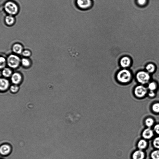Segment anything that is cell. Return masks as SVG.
Here are the masks:
<instances>
[{"label":"cell","instance_id":"obj_1","mask_svg":"<svg viewBox=\"0 0 159 159\" xmlns=\"http://www.w3.org/2000/svg\"><path fill=\"white\" fill-rule=\"evenodd\" d=\"M3 8L5 13L7 15L15 16L19 13V8L18 4L12 1L6 2L4 5Z\"/></svg>","mask_w":159,"mask_h":159},{"label":"cell","instance_id":"obj_2","mask_svg":"<svg viewBox=\"0 0 159 159\" xmlns=\"http://www.w3.org/2000/svg\"><path fill=\"white\" fill-rule=\"evenodd\" d=\"M117 81L121 84H126L130 82L131 78V74L129 70L124 68L120 70L116 76Z\"/></svg>","mask_w":159,"mask_h":159},{"label":"cell","instance_id":"obj_3","mask_svg":"<svg viewBox=\"0 0 159 159\" xmlns=\"http://www.w3.org/2000/svg\"><path fill=\"white\" fill-rule=\"evenodd\" d=\"M21 60L17 56L12 55L8 56L7 62L8 65L11 68H18L20 63Z\"/></svg>","mask_w":159,"mask_h":159},{"label":"cell","instance_id":"obj_4","mask_svg":"<svg viewBox=\"0 0 159 159\" xmlns=\"http://www.w3.org/2000/svg\"><path fill=\"white\" fill-rule=\"evenodd\" d=\"M136 77L138 81L143 84L148 83L150 79V76L148 73L144 71L138 72Z\"/></svg>","mask_w":159,"mask_h":159},{"label":"cell","instance_id":"obj_5","mask_svg":"<svg viewBox=\"0 0 159 159\" xmlns=\"http://www.w3.org/2000/svg\"><path fill=\"white\" fill-rule=\"evenodd\" d=\"M147 92L146 88L142 85H139L134 89V93L136 96L139 98L143 97Z\"/></svg>","mask_w":159,"mask_h":159},{"label":"cell","instance_id":"obj_6","mask_svg":"<svg viewBox=\"0 0 159 159\" xmlns=\"http://www.w3.org/2000/svg\"><path fill=\"white\" fill-rule=\"evenodd\" d=\"M131 62V61L130 58L128 56H125L120 58L119 63L121 68H126L130 66Z\"/></svg>","mask_w":159,"mask_h":159},{"label":"cell","instance_id":"obj_7","mask_svg":"<svg viewBox=\"0 0 159 159\" xmlns=\"http://www.w3.org/2000/svg\"><path fill=\"white\" fill-rule=\"evenodd\" d=\"M4 21L6 25L9 27L13 26L16 22L15 16L7 15L5 18Z\"/></svg>","mask_w":159,"mask_h":159},{"label":"cell","instance_id":"obj_8","mask_svg":"<svg viewBox=\"0 0 159 159\" xmlns=\"http://www.w3.org/2000/svg\"><path fill=\"white\" fill-rule=\"evenodd\" d=\"M77 4L80 8H86L91 5V0H77Z\"/></svg>","mask_w":159,"mask_h":159},{"label":"cell","instance_id":"obj_9","mask_svg":"<svg viewBox=\"0 0 159 159\" xmlns=\"http://www.w3.org/2000/svg\"><path fill=\"white\" fill-rule=\"evenodd\" d=\"M22 79V76L19 73H15L11 76L12 82L15 84L17 85L20 83Z\"/></svg>","mask_w":159,"mask_h":159},{"label":"cell","instance_id":"obj_10","mask_svg":"<svg viewBox=\"0 0 159 159\" xmlns=\"http://www.w3.org/2000/svg\"><path fill=\"white\" fill-rule=\"evenodd\" d=\"M145 157L144 153L141 150L134 151L132 154V159H144Z\"/></svg>","mask_w":159,"mask_h":159},{"label":"cell","instance_id":"obj_11","mask_svg":"<svg viewBox=\"0 0 159 159\" xmlns=\"http://www.w3.org/2000/svg\"><path fill=\"white\" fill-rule=\"evenodd\" d=\"M142 135L144 138L149 139L153 137L154 132L150 128H147L144 131Z\"/></svg>","mask_w":159,"mask_h":159},{"label":"cell","instance_id":"obj_12","mask_svg":"<svg viewBox=\"0 0 159 159\" xmlns=\"http://www.w3.org/2000/svg\"><path fill=\"white\" fill-rule=\"evenodd\" d=\"M0 89L1 91H4L7 90L9 87V83L8 81L5 78H1Z\"/></svg>","mask_w":159,"mask_h":159},{"label":"cell","instance_id":"obj_13","mask_svg":"<svg viewBox=\"0 0 159 159\" xmlns=\"http://www.w3.org/2000/svg\"><path fill=\"white\" fill-rule=\"evenodd\" d=\"M11 148L10 146L7 144L2 145L0 149V151L1 154L3 155L8 154L10 152Z\"/></svg>","mask_w":159,"mask_h":159},{"label":"cell","instance_id":"obj_14","mask_svg":"<svg viewBox=\"0 0 159 159\" xmlns=\"http://www.w3.org/2000/svg\"><path fill=\"white\" fill-rule=\"evenodd\" d=\"M13 50L15 53L20 54L22 52L23 47L21 45L16 44L13 46Z\"/></svg>","mask_w":159,"mask_h":159},{"label":"cell","instance_id":"obj_15","mask_svg":"<svg viewBox=\"0 0 159 159\" xmlns=\"http://www.w3.org/2000/svg\"><path fill=\"white\" fill-rule=\"evenodd\" d=\"M147 142L144 140H140L137 144V146L140 150L144 149L147 146Z\"/></svg>","mask_w":159,"mask_h":159},{"label":"cell","instance_id":"obj_16","mask_svg":"<svg viewBox=\"0 0 159 159\" xmlns=\"http://www.w3.org/2000/svg\"><path fill=\"white\" fill-rule=\"evenodd\" d=\"M3 75L5 78H9L12 76V72L10 68H5L2 72Z\"/></svg>","mask_w":159,"mask_h":159},{"label":"cell","instance_id":"obj_17","mask_svg":"<svg viewBox=\"0 0 159 159\" xmlns=\"http://www.w3.org/2000/svg\"><path fill=\"white\" fill-rule=\"evenodd\" d=\"M145 123L147 126L150 128L154 124V121L152 118H148L146 120Z\"/></svg>","mask_w":159,"mask_h":159},{"label":"cell","instance_id":"obj_18","mask_svg":"<svg viewBox=\"0 0 159 159\" xmlns=\"http://www.w3.org/2000/svg\"><path fill=\"white\" fill-rule=\"evenodd\" d=\"M22 65L26 67H28L30 66V62L29 59L26 58H23L21 61Z\"/></svg>","mask_w":159,"mask_h":159},{"label":"cell","instance_id":"obj_19","mask_svg":"<svg viewBox=\"0 0 159 159\" xmlns=\"http://www.w3.org/2000/svg\"><path fill=\"white\" fill-rule=\"evenodd\" d=\"M151 159H159V150L153 151L151 154Z\"/></svg>","mask_w":159,"mask_h":159},{"label":"cell","instance_id":"obj_20","mask_svg":"<svg viewBox=\"0 0 159 159\" xmlns=\"http://www.w3.org/2000/svg\"><path fill=\"white\" fill-rule=\"evenodd\" d=\"M146 69L149 72H153L155 70V67L152 64H149L146 67Z\"/></svg>","mask_w":159,"mask_h":159},{"label":"cell","instance_id":"obj_21","mask_svg":"<svg viewBox=\"0 0 159 159\" xmlns=\"http://www.w3.org/2000/svg\"><path fill=\"white\" fill-rule=\"evenodd\" d=\"M6 60L4 57H1V64H0V65H1V69L4 68L6 66Z\"/></svg>","mask_w":159,"mask_h":159},{"label":"cell","instance_id":"obj_22","mask_svg":"<svg viewBox=\"0 0 159 159\" xmlns=\"http://www.w3.org/2000/svg\"><path fill=\"white\" fill-rule=\"evenodd\" d=\"M19 87L16 84L12 85L10 87V90L12 92L15 93L18 92Z\"/></svg>","mask_w":159,"mask_h":159},{"label":"cell","instance_id":"obj_23","mask_svg":"<svg viewBox=\"0 0 159 159\" xmlns=\"http://www.w3.org/2000/svg\"><path fill=\"white\" fill-rule=\"evenodd\" d=\"M148 88L151 91H153L156 88V85L154 82H151L149 84Z\"/></svg>","mask_w":159,"mask_h":159},{"label":"cell","instance_id":"obj_24","mask_svg":"<svg viewBox=\"0 0 159 159\" xmlns=\"http://www.w3.org/2000/svg\"><path fill=\"white\" fill-rule=\"evenodd\" d=\"M153 111L155 113H159V103L154 104L152 106Z\"/></svg>","mask_w":159,"mask_h":159},{"label":"cell","instance_id":"obj_25","mask_svg":"<svg viewBox=\"0 0 159 159\" xmlns=\"http://www.w3.org/2000/svg\"><path fill=\"white\" fill-rule=\"evenodd\" d=\"M153 145L155 148L159 149V137H156L154 139Z\"/></svg>","mask_w":159,"mask_h":159},{"label":"cell","instance_id":"obj_26","mask_svg":"<svg viewBox=\"0 0 159 159\" xmlns=\"http://www.w3.org/2000/svg\"><path fill=\"white\" fill-rule=\"evenodd\" d=\"M22 54L24 56L28 57L30 56L31 53L30 51L28 50H26L22 52Z\"/></svg>","mask_w":159,"mask_h":159},{"label":"cell","instance_id":"obj_27","mask_svg":"<svg viewBox=\"0 0 159 159\" xmlns=\"http://www.w3.org/2000/svg\"><path fill=\"white\" fill-rule=\"evenodd\" d=\"M138 4L141 6H143L146 4L147 0H137Z\"/></svg>","mask_w":159,"mask_h":159},{"label":"cell","instance_id":"obj_28","mask_svg":"<svg viewBox=\"0 0 159 159\" xmlns=\"http://www.w3.org/2000/svg\"><path fill=\"white\" fill-rule=\"evenodd\" d=\"M154 130L156 133L159 134V124H157L154 126Z\"/></svg>","mask_w":159,"mask_h":159},{"label":"cell","instance_id":"obj_29","mask_svg":"<svg viewBox=\"0 0 159 159\" xmlns=\"http://www.w3.org/2000/svg\"><path fill=\"white\" fill-rule=\"evenodd\" d=\"M155 95V94L153 91H150L149 93V95L151 97H153Z\"/></svg>","mask_w":159,"mask_h":159}]
</instances>
